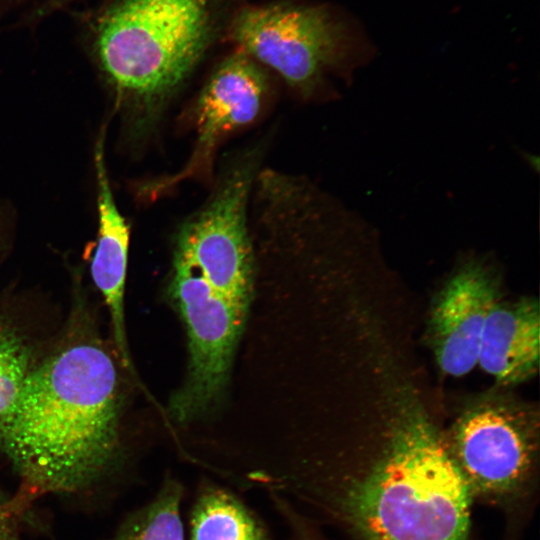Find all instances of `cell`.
<instances>
[{"label": "cell", "instance_id": "cell-12", "mask_svg": "<svg viewBox=\"0 0 540 540\" xmlns=\"http://www.w3.org/2000/svg\"><path fill=\"white\" fill-rule=\"evenodd\" d=\"M53 335L42 329L28 301L0 293V418Z\"/></svg>", "mask_w": 540, "mask_h": 540}, {"label": "cell", "instance_id": "cell-13", "mask_svg": "<svg viewBox=\"0 0 540 540\" xmlns=\"http://www.w3.org/2000/svg\"><path fill=\"white\" fill-rule=\"evenodd\" d=\"M187 524L188 540H275L240 495L210 476L196 485Z\"/></svg>", "mask_w": 540, "mask_h": 540}, {"label": "cell", "instance_id": "cell-8", "mask_svg": "<svg viewBox=\"0 0 540 540\" xmlns=\"http://www.w3.org/2000/svg\"><path fill=\"white\" fill-rule=\"evenodd\" d=\"M268 84L263 67L243 51L236 48L225 57L196 99L193 109L196 138L188 161L180 171L145 186L148 196H159L186 180L207 175L220 142L255 120Z\"/></svg>", "mask_w": 540, "mask_h": 540}, {"label": "cell", "instance_id": "cell-14", "mask_svg": "<svg viewBox=\"0 0 540 540\" xmlns=\"http://www.w3.org/2000/svg\"><path fill=\"white\" fill-rule=\"evenodd\" d=\"M184 495L181 480L166 474L152 498L126 515L104 540H185Z\"/></svg>", "mask_w": 540, "mask_h": 540}, {"label": "cell", "instance_id": "cell-4", "mask_svg": "<svg viewBox=\"0 0 540 540\" xmlns=\"http://www.w3.org/2000/svg\"><path fill=\"white\" fill-rule=\"evenodd\" d=\"M472 501L511 517L538 486L539 417L532 408L490 395L469 404L444 434Z\"/></svg>", "mask_w": 540, "mask_h": 540}, {"label": "cell", "instance_id": "cell-1", "mask_svg": "<svg viewBox=\"0 0 540 540\" xmlns=\"http://www.w3.org/2000/svg\"><path fill=\"white\" fill-rule=\"evenodd\" d=\"M226 482L279 495L352 540H473V501L444 433L411 401L367 452L245 466Z\"/></svg>", "mask_w": 540, "mask_h": 540}, {"label": "cell", "instance_id": "cell-16", "mask_svg": "<svg viewBox=\"0 0 540 540\" xmlns=\"http://www.w3.org/2000/svg\"><path fill=\"white\" fill-rule=\"evenodd\" d=\"M8 497L9 495L0 489V502H4L5 500H7Z\"/></svg>", "mask_w": 540, "mask_h": 540}, {"label": "cell", "instance_id": "cell-2", "mask_svg": "<svg viewBox=\"0 0 540 540\" xmlns=\"http://www.w3.org/2000/svg\"><path fill=\"white\" fill-rule=\"evenodd\" d=\"M119 357L85 291L73 284L68 315L0 418V452L20 479L28 510L45 495H76L125 464Z\"/></svg>", "mask_w": 540, "mask_h": 540}, {"label": "cell", "instance_id": "cell-6", "mask_svg": "<svg viewBox=\"0 0 540 540\" xmlns=\"http://www.w3.org/2000/svg\"><path fill=\"white\" fill-rule=\"evenodd\" d=\"M260 158L257 147L228 159L204 203L180 225L174 249L214 291L246 307L254 266L249 203Z\"/></svg>", "mask_w": 540, "mask_h": 540}, {"label": "cell", "instance_id": "cell-11", "mask_svg": "<svg viewBox=\"0 0 540 540\" xmlns=\"http://www.w3.org/2000/svg\"><path fill=\"white\" fill-rule=\"evenodd\" d=\"M539 335L536 298L523 297L513 302L499 298L484 324L477 365L500 386L530 380L539 370Z\"/></svg>", "mask_w": 540, "mask_h": 540}, {"label": "cell", "instance_id": "cell-9", "mask_svg": "<svg viewBox=\"0 0 540 540\" xmlns=\"http://www.w3.org/2000/svg\"><path fill=\"white\" fill-rule=\"evenodd\" d=\"M498 299L491 273L475 261L459 268L438 292L429 315L428 336L444 374L461 377L477 365L484 324Z\"/></svg>", "mask_w": 540, "mask_h": 540}, {"label": "cell", "instance_id": "cell-15", "mask_svg": "<svg viewBox=\"0 0 540 540\" xmlns=\"http://www.w3.org/2000/svg\"><path fill=\"white\" fill-rule=\"evenodd\" d=\"M269 500L285 525L290 540H327L316 522L293 503L277 495Z\"/></svg>", "mask_w": 540, "mask_h": 540}, {"label": "cell", "instance_id": "cell-3", "mask_svg": "<svg viewBox=\"0 0 540 540\" xmlns=\"http://www.w3.org/2000/svg\"><path fill=\"white\" fill-rule=\"evenodd\" d=\"M232 0H115L94 51L131 135H147L224 26Z\"/></svg>", "mask_w": 540, "mask_h": 540}, {"label": "cell", "instance_id": "cell-5", "mask_svg": "<svg viewBox=\"0 0 540 540\" xmlns=\"http://www.w3.org/2000/svg\"><path fill=\"white\" fill-rule=\"evenodd\" d=\"M227 29L237 49L305 96L328 69L346 63L363 46L356 28L324 5L244 6L232 14Z\"/></svg>", "mask_w": 540, "mask_h": 540}, {"label": "cell", "instance_id": "cell-17", "mask_svg": "<svg viewBox=\"0 0 540 540\" xmlns=\"http://www.w3.org/2000/svg\"><path fill=\"white\" fill-rule=\"evenodd\" d=\"M3 244H4V242H3V236H2L1 231H0V251H1V249L3 248Z\"/></svg>", "mask_w": 540, "mask_h": 540}, {"label": "cell", "instance_id": "cell-7", "mask_svg": "<svg viewBox=\"0 0 540 540\" xmlns=\"http://www.w3.org/2000/svg\"><path fill=\"white\" fill-rule=\"evenodd\" d=\"M173 268L171 294L186 327L189 364L185 382L170 401V413L178 423H187L219 402L247 307L214 291L176 257Z\"/></svg>", "mask_w": 540, "mask_h": 540}, {"label": "cell", "instance_id": "cell-10", "mask_svg": "<svg viewBox=\"0 0 540 540\" xmlns=\"http://www.w3.org/2000/svg\"><path fill=\"white\" fill-rule=\"evenodd\" d=\"M97 178L98 238L91 259L93 284L106 306L112 344L123 368L133 373L125 328V283L128 266L130 230L120 213L110 187L104 159L103 134L94 149Z\"/></svg>", "mask_w": 540, "mask_h": 540}]
</instances>
